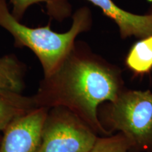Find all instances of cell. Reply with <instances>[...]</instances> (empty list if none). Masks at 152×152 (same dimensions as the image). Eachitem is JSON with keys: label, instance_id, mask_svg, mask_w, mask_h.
Returning a JSON list of instances; mask_svg holds the SVG:
<instances>
[{"label": "cell", "instance_id": "12", "mask_svg": "<svg viewBox=\"0 0 152 152\" xmlns=\"http://www.w3.org/2000/svg\"><path fill=\"white\" fill-rule=\"evenodd\" d=\"M1 137H0V143H1Z\"/></svg>", "mask_w": 152, "mask_h": 152}, {"label": "cell", "instance_id": "9", "mask_svg": "<svg viewBox=\"0 0 152 152\" xmlns=\"http://www.w3.org/2000/svg\"><path fill=\"white\" fill-rule=\"evenodd\" d=\"M12 4L11 14L20 21L30 6L37 3H46L47 14L57 20H62L70 14L67 0H10Z\"/></svg>", "mask_w": 152, "mask_h": 152}, {"label": "cell", "instance_id": "11", "mask_svg": "<svg viewBox=\"0 0 152 152\" xmlns=\"http://www.w3.org/2000/svg\"><path fill=\"white\" fill-rule=\"evenodd\" d=\"M130 143L125 137L97 138L90 152H129Z\"/></svg>", "mask_w": 152, "mask_h": 152}, {"label": "cell", "instance_id": "4", "mask_svg": "<svg viewBox=\"0 0 152 152\" xmlns=\"http://www.w3.org/2000/svg\"><path fill=\"white\" fill-rule=\"evenodd\" d=\"M111 119L130 143L147 147L152 142V92L130 91L113 103Z\"/></svg>", "mask_w": 152, "mask_h": 152}, {"label": "cell", "instance_id": "13", "mask_svg": "<svg viewBox=\"0 0 152 152\" xmlns=\"http://www.w3.org/2000/svg\"><path fill=\"white\" fill-rule=\"evenodd\" d=\"M149 1H152V0H149Z\"/></svg>", "mask_w": 152, "mask_h": 152}, {"label": "cell", "instance_id": "3", "mask_svg": "<svg viewBox=\"0 0 152 152\" xmlns=\"http://www.w3.org/2000/svg\"><path fill=\"white\" fill-rule=\"evenodd\" d=\"M96 139L90 126L77 115L56 106L49 109L37 152H90Z\"/></svg>", "mask_w": 152, "mask_h": 152}, {"label": "cell", "instance_id": "7", "mask_svg": "<svg viewBox=\"0 0 152 152\" xmlns=\"http://www.w3.org/2000/svg\"><path fill=\"white\" fill-rule=\"evenodd\" d=\"M26 73V66L15 54L0 57V96L11 97L23 95Z\"/></svg>", "mask_w": 152, "mask_h": 152}, {"label": "cell", "instance_id": "2", "mask_svg": "<svg viewBox=\"0 0 152 152\" xmlns=\"http://www.w3.org/2000/svg\"><path fill=\"white\" fill-rule=\"evenodd\" d=\"M90 23L88 9L82 8L73 15L71 28L66 33L53 31L50 23L43 27H28L13 16L6 0H0V26L13 36L16 47H27L35 54L44 77L52 75L58 68L73 47L77 36L88 30Z\"/></svg>", "mask_w": 152, "mask_h": 152}, {"label": "cell", "instance_id": "8", "mask_svg": "<svg viewBox=\"0 0 152 152\" xmlns=\"http://www.w3.org/2000/svg\"><path fill=\"white\" fill-rule=\"evenodd\" d=\"M36 107L32 96H0V132H4L10 123L20 115Z\"/></svg>", "mask_w": 152, "mask_h": 152}, {"label": "cell", "instance_id": "6", "mask_svg": "<svg viewBox=\"0 0 152 152\" xmlns=\"http://www.w3.org/2000/svg\"><path fill=\"white\" fill-rule=\"evenodd\" d=\"M103 11L116 23L123 37L137 36L147 37L152 35V16L131 14L115 5L111 0H88Z\"/></svg>", "mask_w": 152, "mask_h": 152}, {"label": "cell", "instance_id": "10", "mask_svg": "<svg viewBox=\"0 0 152 152\" xmlns=\"http://www.w3.org/2000/svg\"><path fill=\"white\" fill-rule=\"evenodd\" d=\"M127 64L137 73H146L152 68V35L137 42L131 49Z\"/></svg>", "mask_w": 152, "mask_h": 152}, {"label": "cell", "instance_id": "5", "mask_svg": "<svg viewBox=\"0 0 152 152\" xmlns=\"http://www.w3.org/2000/svg\"><path fill=\"white\" fill-rule=\"evenodd\" d=\"M49 109L37 107L14 119L3 132L0 152H37Z\"/></svg>", "mask_w": 152, "mask_h": 152}, {"label": "cell", "instance_id": "1", "mask_svg": "<svg viewBox=\"0 0 152 152\" xmlns=\"http://www.w3.org/2000/svg\"><path fill=\"white\" fill-rule=\"evenodd\" d=\"M118 85L109 70L74 46L52 75L44 77L32 96L36 107L61 106L87 125L102 130L97 109L118 97Z\"/></svg>", "mask_w": 152, "mask_h": 152}]
</instances>
